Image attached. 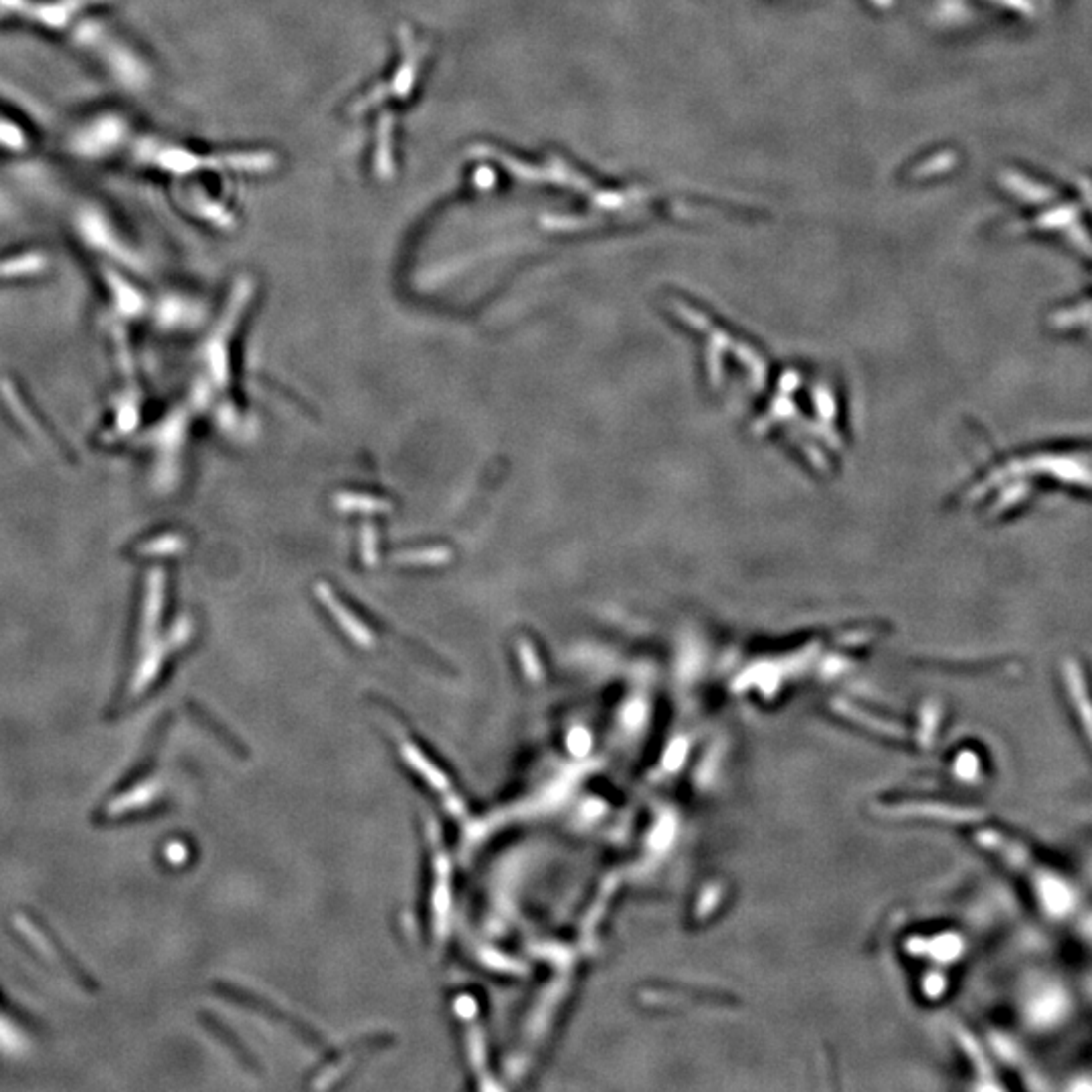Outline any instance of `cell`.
<instances>
[{"instance_id":"cell-1","label":"cell","mask_w":1092,"mask_h":1092,"mask_svg":"<svg viewBox=\"0 0 1092 1092\" xmlns=\"http://www.w3.org/2000/svg\"><path fill=\"white\" fill-rule=\"evenodd\" d=\"M1066 686L1074 702V713L1082 727V733L1086 735L1088 747L1092 749V694L1086 678L1080 674L1076 666L1066 668Z\"/></svg>"}]
</instances>
